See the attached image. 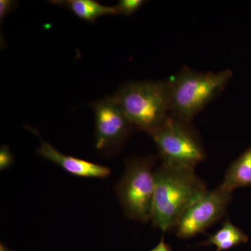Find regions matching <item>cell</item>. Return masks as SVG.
I'll return each instance as SVG.
<instances>
[{"label":"cell","instance_id":"6da1fadb","mask_svg":"<svg viewBox=\"0 0 251 251\" xmlns=\"http://www.w3.org/2000/svg\"><path fill=\"white\" fill-rule=\"evenodd\" d=\"M155 182L151 221L163 232L175 228L184 211L208 191L194 169L163 163Z\"/></svg>","mask_w":251,"mask_h":251},{"label":"cell","instance_id":"7a4b0ae2","mask_svg":"<svg viewBox=\"0 0 251 251\" xmlns=\"http://www.w3.org/2000/svg\"><path fill=\"white\" fill-rule=\"evenodd\" d=\"M171 79L132 81L120 87L113 98L135 129L150 134L171 115Z\"/></svg>","mask_w":251,"mask_h":251},{"label":"cell","instance_id":"3957f363","mask_svg":"<svg viewBox=\"0 0 251 251\" xmlns=\"http://www.w3.org/2000/svg\"><path fill=\"white\" fill-rule=\"evenodd\" d=\"M230 69L199 72L184 67L171 77V115L191 122L227 87Z\"/></svg>","mask_w":251,"mask_h":251},{"label":"cell","instance_id":"277c9868","mask_svg":"<svg viewBox=\"0 0 251 251\" xmlns=\"http://www.w3.org/2000/svg\"><path fill=\"white\" fill-rule=\"evenodd\" d=\"M154 158L134 157L127 160L125 171L116 186V193L125 215L147 223L152 215L155 191Z\"/></svg>","mask_w":251,"mask_h":251},{"label":"cell","instance_id":"5b68a950","mask_svg":"<svg viewBox=\"0 0 251 251\" xmlns=\"http://www.w3.org/2000/svg\"><path fill=\"white\" fill-rule=\"evenodd\" d=\"M150 135L162 163L195 169L205 159V150L191 122L170 115Z\"/></svg>","mask_w":251,"mask_h":251},{"label":"cell","instance_id":"8992f818","mask_svg":"<svg viewBox=\"0 0 251 251\" xmlns=\"http://www.w3.org/2000/svg\"><path fill=\"white\" fill-rule=\"evenodd\" d=\"M92 107L96 150L105 156L115 154L125 146L135 128L113 97L97 100Z\"/></svg>","mask_w":251,"mask_h":251},{"label":"cell","instance_id":"52a82bcc","mask_svg":"<svg viewBox=\"0 0 251 251\" xmlns=\"http://www.w3.org/2000/svg\"><path fill=\"white\" fill-rule=\"evenodd\" d=\"M232 194L221 185L213 191H206L180 218L175 227L177 237L189 239L215 224L226 213Z\"/></svg>","mask_w":251,"mask_h":251},{"label":"cell","instance_id":"ba28073f","mask_svg":"<svg viewBox=\"0 0 251 251\" xmlns=\"http://www.w3.org/2000/svg\"><path fill=\"white\" fill-rule=\"evenodd\" d=\"M37 153L46 159L61 167L69 174L78 177L105 179L111 173L110 168L107 167L64 154L46 142L41 143L37 149Z\"/></svg>","mask_w":251,"mask_h":251},{"label":"cell","instance_id":"9c48e42d","mask_svg":"<svg viewBox=\"0 0 251 251\" xmlns=\"http://www.w3.org/2000/svg\"><path fill=\"white\" fill-rule=\"evenodd\" d=\"M51 2L67 8L77 17L87 22L94 23L102 16L117 15L115 6H104L94 0H57Z\"/></svg>","mask_w":251,"mask_h":251},{"label":"cell","instance_id":"30bf717a","mask_svg":"<svg viewBox=\"0 0 251 251\" xmlns=\"http://www.w3.org/2000/svg\"><path fill=\"white\" fill-rule=\"evenodd\" d=\"M221 186L231 192L251 186V146L232 163Z\"/></svg>","mask_w":251,"mask_h":251},{"label":"cell","instance_id":"8fae6325","mask_svg":"<svg viewBox=\"0 0 251 251\" xmlns=\"http://www.w3.org/2000/svg\"><path fill=\"white\" fill-rule=\"evenodd\" d=\"M249 237L247 234L229 220H227L222 227L215 234L209 236L202 244L204 246H214L216 247V251H226L247 243Z\"/></svg>","mask_w":251,"mask_h":251},{"label":"cell","instance_id":"7c38bea8","mask_svg":"<svg viewBox=\"0 0 251 251\" xmlns=\"http://www.w3.org/2000/svg\"><path fill=\"white\" fill-rule=\"evenodd\" d=\"M146 1L144 0H120L115 7L117 15L130 16L136 12Z\"/></svg>","mask_w":251,"mask_h":251},{"label":"cell","instance_id":"4fadbf2b","mask_svg":"<svg viewBox=\"0 0 251 251\" xmlns=\"http://www.w3.org/2000/svg\"><path fill=\"white\" fill-rule=\"evenodd\" d=\"M14 162V156L10 151L9 147L3 145L0 150V170L4 171L8 169Z\"/></svg>","mask_w":251,"mask_h":251},{"label":"cell","instance_id":"5bb4252c","mask_svg":"<svg viewBox=\"0 0 251 251\" xmlns=\"http://www.w3.org/2000/svg\"><path fill=\"white\" fill-rule=\"evenodd\" d=\"M18 2L11 0H1L0 1V20L2 21L8 15L11 14L16 6Z\"/></svg>","mask_w":251,"mask_h":251},{"label":"cell","instance_id":"9a60e30c","mask_svg":"<svg viewBox=\"0 0 251 251\" xmlns=\"http://www.w3.org/2000/svg\"><path fill=\"white\" fill-rule=\"evenodd\" d=\"M150 251H173L171 246L170 244H167L165 242L164 238L162 237L161 240L159 243Z\"/></svg>","mask_w":251,"mask_h":251},{"label":"cell","instance_id":"2e32d148","mask_svg":"<svg viewBox=\"0 0 251 251\" xmlns=\"http://www.w3.org/2000/svg\"><path fill=\"white\" fill-rule=\"evenodd\" d=\"M0 251H11L8 249L4 244H3L2 243H1V245H0Z\"/></svg>","mask_w":251,"mask_h":251}]
</instances>
